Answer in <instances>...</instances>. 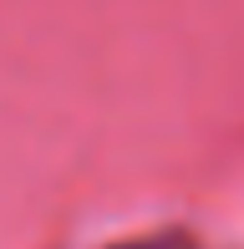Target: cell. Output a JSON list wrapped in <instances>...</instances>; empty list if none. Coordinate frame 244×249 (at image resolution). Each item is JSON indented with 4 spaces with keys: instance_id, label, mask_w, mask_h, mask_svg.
I'll list each match as a JSON object with an SVG mask.
<instances>
[{
    "instance_id": "1",
    "label": "cell",
    "mask_w": 244,
    "mask_h": 249,
    "mask_svg": "<svg viewBox=\"0 0 244 249\" xmlns=\"http://www.w3.org/2000/svg\"><path fill=\"white\" fill-rule=\"evenodd\" d=\"M122 249H193V244H178V239H142V244H122Z\"/></svg>"
}]
</instances>
